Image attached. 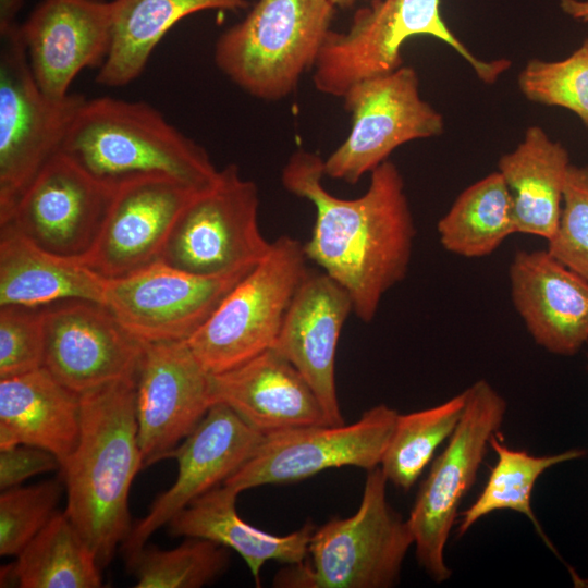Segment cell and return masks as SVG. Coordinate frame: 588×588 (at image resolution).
I'll use <instances>...</instances> for the list:
<instances>
[{
	"mask_svg": "<svg viewBox=\"0 0 588 588\" xmlns=\"http://www.w3.org/2000/svg\"><path fill=\"white\" fill-rule=\"evenodd\" d=\"M323 159L298 149L281 173L283 187L314 205L315 223L304 244L307 259L351 296L364 322L375 318L383 295L407 274L416 229L399 168L389 159L370 172L367 191L354 199L323 185Z\"/></svg>",
	"mask_w": 588,
	"mask_h": 588,
	"instance_id": "cell-1",
	"label": "cell"
},
{
	"mask_svg": "<svg viewBox=\"0 0 588 588\" xmlns=\"http://www.w3.org/2000/svg\"><path fill=\"white\" fill-rule=\"evenodd\" d=\"M135 390L136 376L81 394L79 439L60 466L64 512L101 567L110 563L133 527L128 494L144 467Z\"/></svg>",
	"mask_w": 588,
	"mask_h": 588,
	"instance_id": "cell-2",
	"label": "cell"
},
{
	"mask_svg": "<svg viewBox=\"0 0 588 588\" xmlns=\"http://www.w3.org/2000/svg\"><path fill=\"white\" fill-rule=\"evenodd\" d=\"M60 152L112 188L137 177L163 176L199 191L219 172L205 148L152 106L109 96L85 98Z\"/></svg>",
	"mask_w": 588,
	"mask_h": 588,
	"instance_id": "cell-3",
	"label": "cell"
},
{
	"mask_svg": "<svg viewBox=\"0 0 588 588\" xmlns=\"http://www.w3.org/2000/svg\"><path fill=\"white\" fill-rule=\"evenodd\" d=\"M388 480L380 466L368 471L358 510L316 527L310 560L286 565L274 586L289 588H389L399 581L414 544L408 520L387 501Z\"/></svg>",
	"mask_w": 588,
	"mask_h": 588,
	"instance_id": "cell-4",
	"label": "cell"
},
{
	"mask_svg": "<svg viewBox=\"0 0 588 588\" xmlns=\"http://www.w3.org/2000/svg\"><path fill=\"white\" fill-rule=\"evenodd\" d=\"M330 0H258L216 41L217 68L236 86L265 101L293 94L314 69L331 30Z\"/></svg>",
	"mask_w": 588,
	"mask_h": 588,
	"instance_id": "cell-5",
	"label": "cell"
},
{
	"mask_svg": "<svg viewBox=\"0 0 588 588\" xmlns=\"http://www.w3.org/2000/svg\"><path fill=\"white\" fill-rule=\"evenodd\" d=\"M414 36H431L457 52L485 84H493L511 66L507 59L476 57L450 29L440 0H372L354 14L345 32L330 30L314 66L315 88L343 97L359 81L403 65L402 47Z\"/></svg>",
	"mask_w": 588,
	"mask_h": 588,
	"instance_id": "cell-6",
	"label": "cell"
},
{
	"mask_svg": "<svg viewBox=\"0 0 588 588\" xmlns=\"http://www.w3.org/2000/svg\"><path fill=\"white\" fill-rule=\"evenodd\" d=\"M304 244L287 235L222 299L187 343L210 375L237 367L275 344L289 307L308 274Z\"/></svg>",
	"mask_w": 588,
	"mask_h": 588,
	"instance_id": "cell-7",
	"label": "cell"
},
{
	"mask_svg": "<svg viewBox=\"0 0 588 588\" xmlns=\"http://www.w3.org/2000/svg\"><path fill=\"white\" fill-rule=\"evenodd\" d=\"M466 391L462 418L419 487L408 523L419 565L436 583L451 577L444 549L458 507L473 487L487 454L490 438L499 432L506 413L505 400L486 380Z\"/></svg>",
	"mask_w": 588,
	"mask_h": 588,
	"instance_id": "cell-8",
	"label": "cell"
},
{
	"mask_svg": "<svg viewBox=\"0 0 588 588\" xmlns=\"http://www.w3.org/2000/svg\"><path fill=\"white\" fill-rule=\"evenodd\" d=\"M259 191L235 164L220 169L215 181L195 192L181 211L161 261L201 277H220L254 268L271 243L259 228Z\"/></svg>",
	"mask_w": 588,
	"mask_h": 588,
	"instance_id": "cell-9",
	"label": "cell"
},
{
	"mask_svg": "<svg viewBox=\"0 0 588 588\" xmlns=\"http://www.w3.org/2000/svg\"><path fill=\"white\" fill-rule=\"evenodd\" d=\"M85 97L52 99L37 85L20 24L0 32V216L57 154Z\"/></svg>",
	"mask_w": 588,
	"mask_h": 588,
	"instance_id": "cell-10",
	"label": "cell"
},
{
	"mask_svg": "<svg viewBox=\"0 0 588 588\" xmlns=\"http://www.w3.org/2000/svg\"><path fill=\"white\" fill-rule=\"evenodd\" d=\"M342 99L352 125L345 140L323 160L324 176L333 180L356 184L397 147L444 132L443 117L421 98L418 73L409 65L359 81Z\"/></svg>",
	"mask_w": 588,
	"mask_h": 588,
	"instance_id": "cell-11",
	"label": "cell"
},
{
	"mask_svg": "<svg viewBox=\"0 0 588 588\" xmlns=\"http://www.w3.org/2000/svg\"><path fill=\"white\" fill-rule=\"evenodd\" d=\"M399 413L379 404L350 425H314L264 437L254 455L224 485L237 492L304 480L320 471L380 466Z\"/></svg>",
	"mask_w": 588,
	"mask_h": 588,
	"instance_id": "cell-12",
	"label": "cell"
},
{
	"mask_svg": "<svg viewBox=\"0 0 588 588\" xmlns=\"http://www.w3.org/2000/svg\"><path fill=\"white\" fill-rule=\"evenodd\" d=\"M252 269L201 277L159 260L109 279L103 305L143 344L187 341Z\"/></svg>",
	"mask_w": 588,
	"mask_h": 588,
	"instance_id": "cell-13",
	"label": "cell"
},
{
	"mask_svg": "<svg viewBox=\"0 0 588 588\" xmlns=\"http://www.w3.org/2000/svg\"><path fill=\"white\" fill-rule=\"evenodd\" d=\"M112 192L59 152L0 216V224L45 250L82 260L99 234Z\"/></svg>",
	"mask_w": 588,
	"mask_h": 588,
	"instance_id": "cell-14",
	"label": "cell"
},
{
	"mask_svg": "<svg viewBox=\"0 0 588 588\" xmlns=\"http://www.w3.org/2000/svg\"><path fill=\"white\" fill-rule=\"evenodd\" d=\"M44 367L77 394L136 376L144 344L98 302L44 306Z\"/></svg>",
	"mask_w": 588,
	"mask_h": 588,
	"instance_id": "cell-15",
	"label": "cell"
},
{
	"mask_svg": "<svg viewBox=\"0 0 588 588\" xmlns=\"http://www.w3.org/2000/svg\"><path fill=\"white\" fill-rule=\"evenodd\" d=\"M211 405L210 373L187 341L145 343L135 390L144 467L164 460L197 427Z\"/></svg>",
	"mask_w": 588,
	"mask_h": 588,
	"instance_id": "cell-16",
	"label": "cell"
},
{
	"mask_svg": "<svg viewBox=\"0 0 588 588\" xmlns=\"http://www.w3.org/2000/svg\"><path fill=\"white\" fill-rule=\"evenodd\" d=\"M195 192L163 176L137 177L115 186L99 234L82 261L109 280L161 260L172 229Z\"/></svg>",
	"mask_w": 588,
	"mask_h": 588,
	"instance_id": "cell-17",
	"label": "cell"
},
{
	"mask_svg": "<svg viewBox=\"0 0 588 588\" xmlns=\"http://www.w3.org/2000/svg\"><path fill=\"white\" fill-rule=\"evenodd\" d=\"M264 437L229 406L213 403L197 427L166 455L164 460H176L175 481L133 525L121 546L124 554L139 550L195 499L223 485L254 455Z\"/></svg>",
	"mask_w": 588,
	"mask_h": 588,
	"instance_id": "cell-18",
	"label": "cell"
},
{
	"mask_svg": "<svg viewBox=\"0 0 588 588\" xmlns=\"http://www.w3.org/2000/svg\"><path fill=\"white\" fill-rule=\"evenodd\" d=\"M32 74L41 91L63 99L81 71L100 68L111 38L106 0H42L20 24Z\"/></svg>",
	"mask_w": 588,
	"mask_h": 588,
	"instance_id": "cell-19",
	"label": "cell"
},
{
	"mask_svg": "<svg viewBox=\"0 0 588 588\" xmlns=\"http://www.w3.org/2000/svg\"><path fill=\"white\" fill-rule=\"evenodd\" d=\"M351 311V296L338 282L323 271H309L273 346L310 385L329 425L334 426L344 424L335 384V356Z\"/></svg>",
	"mask_w": 588,
	"mask_h": 588,
	"instance_id": "cell-20",
	"label": "cell"
},
{
	"mask_svg": "<svg viewBox=\"0 0 588 588\" xmlns=\"http://www.w3.org/2000/svg\"><path fill=\"white\" fill-rule=\"evenodd\" d=\"M513 305L534 341L573 356L588 341V281L546 250H518L509 269Z\"/></svg>",
	"mask_w": 588,
	"mask_h": 588,
	"instance_id": "cell-21",
	"label": "cell"
},
{
	"mask_svg": "<svg viewBox=\"0 0 588 588\" xmlns=\"http://www.w3.org/2000/svg\"><path fill=\"white\" fill-rule=\"evenodd\" d=\"M211 402L234 411L262 436L329 425L323 408L298 370L275 348L210 375Z\"/></svg>",
	"mask_w": 588,
	"mask_h": 588,
	"instance_id": "cell-22",
	"label": "cell"
},
{
	"mask_svg": "<svg viewBox=\"0 0 588 588\" xmlns=\"http://www.w3.org/2000/svg\"><path fill=\"white\" fill-rule=\"evenodd\" d=\"M81 433V395L45 367L0 379V450L28 444L52 453L60 466Z\"/></svg>",
	"mask_w": 588,
	"mask_h": 588,
	"instance_id": "cell-23",
	"label": "cell"
},
{
	"mask_svg": "<svg viewBox=\"0 0 588 588\" xmlns=\"http://www.w3.org/2000/svg\"><path fill=\"white\" fill-rule=\"evenodd\" d=\"M238 494L224 483L211 489L172 517L167 524L169 532L207 539L234 550L246 562L258 586L266 562L285 565L304 562L315 525L308 522L284 536L269 534L238 516L235 507Z\"/></svg>",
	"mask_w": 588,
	"mask_h": 588,
	"instance_id": "cell-24",
	"label": "cell"
},
{
	"mask_svg": "<svg viewBox=\"0 0 588 588\" xmlns=\"http://www.w3.org/2000/svg\"><path fill=\"white\" fill-rule=\"evenodd\" d=\"M107 281L82 260L45 250L0 224V306L41 307L63 299L103 304Z\"/></svg>",
	"mask_w": 588,
	"mask_h": 588,
	"instance_id": "cell-25",
	"label": "cell"
},
{
	"mask_svg": "<svg viewBox=\"0 0 588 588\" xmlns=\"http://www.w3.org/2000/svg\"><path fill=\"white\" fill-rule=\"evenodd\" d=\"M567 149L538 125L498 162L511 196L516 233L549 241L556 230L571 167Z\"/></svg>",
	"mask_w": 588,
	"mask_h": 588,
	"instance_id": "cell-26",
	"label": "cell"
},
{
	"mask_svg": "<svg viewBox=\"0 0 588 588\" xmlns=\"http://www.w3.org/2000/svg\"><path fill=\"white\" fill-rule=\"evenodd\" d=\"M108 54L96 82L121 87L136 79L164 35L182 19L205 10H240L247 0H112Z\"/></svg>",
	"mask_w": 588,
	"mask_h": 588,
	"instance_id": "cell-27",
	"label": "cell"
},
{
	"mask_svg": "<svg viewBox=\"0 0 588 588\" xmlns=\"http://www.w3.org/2000/svg\"><path fill=\"white\" fill-rule=\"evenodd\" d=\"M441 245L465 258L492 254L516 233L507 187L498 171L465 188L437 224Z\"/></svg>",
	"mask_w": 588,
	"mask_h": 588,
	"instance_id": "cell-28",
	"label": "cell"
},
{
	"mask_svg": "<svg viewBox=\"0 0 588 588\" xmlns=\"http://www.w3.org/2000/svg\"><path fill=\"white\" fill-rule=\"evenodd\" d=\"M12 563L22 588H99L101 566L65 512H58Z\"/></svg>",
	"mask_w": 588,
	"mask_h": 588,
	"instance_id": "cell-29",
	"label": "cell"
},
{
	"mask_svg": "<svg viewBox=\"0 0 588 588\" xmlns=\"http://www.w3.org/2000/svg\"><path fill=\"white\" fill-rule=\"evenodd\" d=\"M499 432L490 438L497 463L479 497L462 513L458 536L464 535L477 520L499 510H512L525 515L539 536L554 551L531 507V494L538 478L550 467L577 460L587 454L572 449L558 454L535 456L524 450H514L499 440Z\"/></svg>",
	"mask_w": 588,
	"mask_h": 588,
	"instance_id": "cell-30",
	"label": "cell"
},
{
	"mask_svg": "<svg viewBox=\"0 0 588 588\" xmlns=\"http://www.w3.org/2000/svg\"><path fill=\"white\" fill-rule=\"evenodd\" d=\"M465 404L466 391L440 405L399 414L380 464L388 482L404 491L415 485L438 448L456 429Z\"/></svg>",
	"mask_w": 588,
	"mask_h": 588,
	"instance_id": "cell-31",
	"label": "cell"
},
{
	"mask_svg": "<svg viewBox=\"0 0 588 588\" xmlns=\"http://www.w3.org/2000/svg\"><path fill=\"white\" fill-rule=\"evenodd\" d=\"M125 558L136 588H200L222 575L230 561L228 548L196 537L169 550L145 544Z\"/></svg>",
	"mask_w": 588,
	"mask_h": 588,
	"instance_id": "cell-32",
	"label": "cell"
},
{
	"mask_svg": "<svg viewBox=\"0 0 588 588\" xmlns=\"http://www.w3.org/2000/svg\"><path fill=\"white\" fill-rule=\"evenodd\" d=\"M517 83L529 101L567 109L588 128V38L563 60H529Z\"/></svg>",
	"mask_w": 588,
	"mask_h": 588,
	"instance_id": "cell-33",
	"label": "cell"
},
{
	"mask_svg": "<svg viewBox=\"0 0 588 588\" xmlns=\"http://www.w3.org/2000/svg\"><path fill=\"white\" fill-rule=\"evenodd\" d=\"M63 481L17 486L0 494V555L17 556L58 513Z\"/></svg>",
	"mask_w": 588,
	"mask_h": 588,
	"instance_id": "cell-34",
	"label": "cell"
},
{
	"mask_svg": "<svg viewBox=\"0 0 588 588\" xmlns=\"http://www.w3.org/2000/svg\"><path fill=\"white\" fill-rule=\"evenodd\" d=\"M547 250L588 281V166L568 169L560 220Z\"/></svg>",
	"mask_w": 588,
	"mask_h": 588,
	"instance_id": "cell-35",
	"label": "cell"
},
{
	"mask_svg": "<svg viewBox=\"0 0 588 588\" xmlns=\"http://www.w3.org/2000/svg\"><path fill=\"white\" fill-rule=\"evenodd\" d=\"M44 306H0V379L44 367Z\"/></svg>",
	"mask_w": 588,
	"mask_h": 588,
	"instance_id": "cell-36",
	"label": "cell"
},
{
	"mask_svg": "<svg viewBox=\"0 0 588 588\" xmlns=\"http://www.w3.org/2000/svg\"><path fill=\"white\" fill-rule=\"evenodd\" d=\"M60 469L58 458L47 450L19 444L0 450L1 491L21 486L26 479Z\"/></svg>",
	"mask_w": 588,
	"mask_h": 588,
	"instance_id": "cell-37",
	"label": "cell"
},
{
	"mask_svg": "<svg viewBox=\"0 0 588 588\" xmlns=\"http://www.w3.org/2000/svg\"><path fill=\"white\" fill-rule=\"evenodd\" d=\"M24 0H0V32L19 25L16 16Z\"/></svg>",
	"mask_w": 588,
	"mask_h": 588,
	"instance_id": "cell-38",
	"label": "cell"
},
{
	"mask_svg": "<svg viewBox=\"0 0 588 588\" xmlns=\"http://www.w3.org/2000/svg\"><path fill=\"white\" fill-rule=\"evenodd\" d=\"M560 7L572 19L588 23V0H561Z\"/></svg>",
	"mask_w": 588,
	"mask_h": 588,
	"instance_id": "cell-39",
	"label": "cell"
},
{
	"mask_svg": "<svg viewBox=\"0 0 588 588\" xmlns=\"http://www.w3.org/2000/svg\"><path fill=\"white\" fill-rule=\"evenodd\" d=\"M334 7L348 8L358 0H330Z\"/></svg>",
	"mask_w": 588,
	"mask_h": 588,
	"instance_id": "cell-40",
	"label": "cell"
},
{
	"mask_svg": "<svg viewBox=\"0 0 588 588\" xmlns=\"http://www.w3.org/2000/svg\"><path fill=\"white\" fill-rule=\"evenodd\" d=\"M587 369H588V364H587Z\"/></svg>",
	"mask_w": 588,
	"mask_h": 588,
	"instance_id": "cell-41",
	"label": "cell"
}]
</instances>
